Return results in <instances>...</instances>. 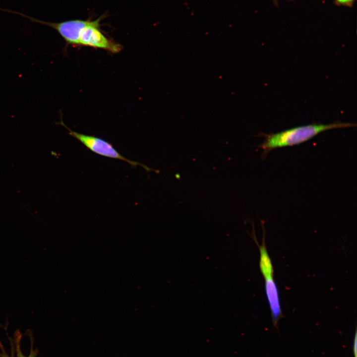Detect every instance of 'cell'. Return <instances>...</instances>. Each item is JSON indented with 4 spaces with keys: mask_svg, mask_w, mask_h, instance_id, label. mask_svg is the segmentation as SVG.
<instances>
[{
    "mask_svg": "<svg viewBox=\"0 0 357 357\" xmlns=\"http://www.w3.org/2000/svg\"><path fill=\"white\" fill-rule=\"evenodd\" d=\"M355 1L356 0H334V2L337 5L351 7Z\"/></svg>",
    "mask_w": 357,
    "mask_h": 357,
    "instance_id": "cell-6",
    "label": "cell"
},
{
    "mask_svg": "<svg viewBox=\"0 0 357 357\" xmlns=\"http://www.w3.org/2000/svg\"><path fill=\"white\" fill-rule=\"evenodd\" d=\"M356 126L355 123L337 121L327 124L312 123L297 126L275 133H260V135L264 137V140L257 147L262 150L261 156L263 160L270 152L275 149L302 143L326 130Z\"/></svg>",
    "mask_w": 357,
    "mask_h": 357,
    "instance_id": "cell-1",
    "label": "cell"
},
{
    "mask_svg": "<svg viewBox=\"0 0 357 357\" xmlns=\"http://www.w3.org/2000/svg\"><path fill=\"white\" fill-rule=\"evenodd\" d=\"M258 246L260 252L259 268L262 275L265 279L272 278L274 270L271 260L268 253L265 243V233L263 229V237L262 243Z\"/></svg>",
    "mask_w": 357,
    "mask_h": 357,
    "instance_id": "cell-5",
    "label": "cell"
},
{
    "mask_svg": "<svg viewBox=\"0 0 357 357\" xmlns=\"http://www.w3.org/2000/svg\"><path fill=\"white\" fill-rule=\"evenodd\" d=\"M265 290L273 324L277 326L282 314L278 288L273 277L265 279Z\"/></svg>",
    "mask_w": 357,
    "mask_h": 357,
    "instance_id": "cell-4",
    "label": "cell"
},
{
    "mask_svg": "<svg viewBox=\"0 0 357 357\" xmlns=\"http://www.w3.org/2000/svg\"><path fill=\"white\" fill-rule=\"evenodd\" d=\"M59 123L64 126L68 130V134L69 135L78 140L88 149L95 154L105 157L125 161L134 168H136L137 166H140L147 172L153 171L156 173H159V170L150 168L140 162L126 158L120 154L111 143L102 138L75 132L67 127L62 120L59 122Z\"/></svg>",
    "mask_w": 357,
    "mask_h": 357,
    "instance_id": "cell-2",
    "label": "cell"
},
{
    "mask_svg": "<svg viewBox=\"0 0 357 357\" xmlns=\"http://www.w3.org/2000/svg\"><path fill=\"white\" fill-rule=\"evenodd\" d=\"M357 332L355 333V335L354 337V339L353 340V351L354 355V357H357Z\"/></svg>",
    "mask_w": 357,
    "mask_h": 357,
    "instance_id": "cell-7",
    "label": "cell"
},
{
    "mask_svg": "<svg viewBox=\"0 0 357 357\" xmlns=\"http://www.w3.org/2000/svg\"><path fill=\"white\" fill-rule=\"evenodd\" d=\"M17 350V357H35V354L34 353L32 352L29 357H25L22 354L19 345H17V347L16 348Z\"/></svg>",
    "mask_w": 357,
    "mask_h": 357,
    "instance_id": "cell-8",
    "label": "cell"
},
{
    "mask_svg": "<svg viewBox=\"0 0 357 357\" xmlns=\"http://www.w3.org/2000/svg\"><path fill=\"white\" fill-rule=\"evenodd\" d=\"M103 16L84 27L79 37V46L90 47L104 50L112 53H119L122 46L114 41L108 38L101 30L100 22Z\"/></svg>",
    "mask_w": 357,
    "mask_h": 357,
    "instance_id": "cell-3",
    "label": "cell"
}]
</instances>
